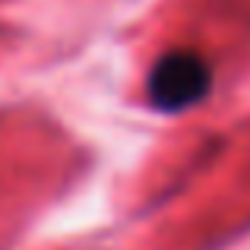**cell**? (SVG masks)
<instances>
[{"label":"cell","mask_w":250,"mask_h":250,"mask_svg":"<svg viewBox=\"0 0 250 250\" xmlns=\"http://www.w3.org/2000/svg\"><path fill=\"white\" fill-rule=\"evenodd\" d=\"M212 70L193 51H168L149 70V102L152 108L174 114V111L193 108L209 95Z\"/></svg>","instance_id":"cell-1"}]
</instances>
